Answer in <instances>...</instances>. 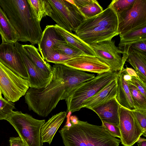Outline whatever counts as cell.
I'll list each match as a JSON object with an SVG mask.
<instances>
[{"label":"cell","mask_w":146,"mask_h":146,"mask_svg":"<svg viewBox=\"0 0 146 146\" xmlns=\"http://www.w3.org/2000/svg\"><path fill=\"white\" fill-rule=\"evenodd\" d=\"M14 45L21 55L28 72L29 87L37 89L45 88L50 82L52 77L44 74L33 63L25 53L22 44L17 41Z\"/></svg>","instance_id":"cell-13"},{"label":"cell","mask_w":146,"mask_h":146,"mask_svg":"<svg viewBox=\"0 0 146 146\" xmlns=\"http://www.w3.org/2000/svg\"><path fill=\"white\" fill-rule=\"evenodd\" d=\"M51 7L50 16L56 25L72 33L86 19L74 1L48 0Z\"/></svg>","instance_id":"cell-6"},{"label":"cell","mask_w":146,"mask_h":146,"mask_svg":"<svg viewBox=\"0 0 146 146\" xmlns=\"http://www.w3.org/2000/svg\"><path fill=\"white\" fill-rule=\"evenodd\" d=\"M119 36L146 23V0H136L127 10L117 15Z\"/></svg>","instance_id":"cell-8"},{"label":"cell","mask_w":146,"mask_h":146,"mask_svg":"<svg viewBox=\"0 0 146 146\" xmlns=\"http://www.w3.org/2000/svg\"><path fill=\"white\" fill-rule=\"evenodd\" d=\"M64 146H119L120 139L114 137L102 125L79 120L59 131Z\"/></svg>","instance_id":"cell-3"},{"label":"cell","mask_w":146,"mask_h":146,"mask_svg":"<svg viewBox=\"0 0 146 146\" xmlns=\"http://www.w3.org/2000/svg\"><path fill=\"white\" fill-rule=\"evenodd\" d=\"M25 53L33 63L43 73L52 77V67L42 58L38 49L31 44L22 45Z\"/></svg>","instance_id":"cell-23"},{"label":"cell","mask_w":146,"mask_h":146,"mask_svg":"<svg viewBox=\"0 0 146 146\" xmlns=\"http://www.w3.org/2000/svg\"><path fill=\"white\" fill-rule=\"evenodd\" d=\"M127 61L132 66L140 80L146 84V54L131 47L124 48Z\"/></svg>","instance_id":"cell-20"},{"label":"cell","mask_w":146,"mask_h":146,"mask_svg":"<svg viewBox=\"0 0 146 146\" xmlns=\"http://www.w3.org/2000/svg\"><path fill=\"white\" fill-rule=\"evenodd\" d=\"M14 44L3 42L0 44V62L23 78L28 80V72L21 55Z\"/></svg>","instance_id":"cell-11"},{"label":"cell","mask_w":146,"mask_h":146,"mask_svg":"<svg viewBox=\"0 0 146 146\" xmlns=\"http://www.w3.org/2000/svg\"><path fill=\"white\" fill-rule=\"evenodd\" d=\"M137 142L138 146H146V140L145 138L140 137Z\"/></svg>","instance_id":"cell-39"},{"label":"cell","mask_w":146,"mask_h":146,"mask_svg":"<svg viewBox=\"0 0 146 146\" xmlns=\"http://www.w3.org/2000/svg\"><path fill=\"white\" fill-rule=\"evenodd\" d=\"M146 54V39H141L133 42L128 46Z\"/></svg>","instance_id":"cell-35"},{"label":"cell","mask_w":146,"mask_h":146,"mask_svg":"<svg viewBox=\"0 0 146 146\" xmlns=\"http://www.w3.org/2000/svg\"><path fill=\"white\" fill-rule=\"evenodd\" d=\"M0 6L19 35L18 41L38 44L43 31L27 0H0Z\"/></svg>","instance_id":"cell-2"},{"label":"cell","mask_w":146,"mask_h":146,"mask_svg":"<svg viewBox=\"0 0 146 146\" xmlns=\"http://www.w3.org/2000/svg\"><path fill=\"white\" fill-rule=\"evenodd\" d=\"M70 119L71 123L72 124H75L78 122V120L76 117L75 116H72L70 117Z\"/></svg>","instance_id":"cell-40"},{"label":"cell","mask_w":146,"mask_h":146,"mask_svg":"<svg viewBox=\"0 0 146 146\" xmlns=\"http://www.w3.org/2000/svg\"><path fill=\"white\" fill-rule=\"evenodd\" d=\"M36 20L40 23L46 16H50L51 7L48 0H27Z\"/></svg>","instance_id":"cell-27"},{"label":"cell","mask_w":146,"mask_h":146,"mask_svg":"<svg viewBox=\"0 0 146 146\" xmlns=\"http://www.w3.org/2000/svg\"><path fill=\"white\" fill-rule=\"evenodd\" d=\"M118 76L94 95L87 100L84 104L82 108L90 109L115 98L117 92Z\"/></svg>","instance_id":"cell-18"},{"label":"cell","mask_w":146,"mask_h":146,"mask_svg":"<svg viewBox=\"0 0 146 146\" xmlns=\"http://www.w3.org/2000/svg\"><path fill=\"white\" fill-rule=\"evenodd\" d=\"M64 40L57 32L54 25L46 26L38 44V50L43 59L44 60L48 55L55 50L54 47L56 43Z\"/></svg>","instance_id":"cell-16"},{"label":"cell","mask_w":146,"mask_h":146,"mask_svg":"<svg viewBox=\"0 0 146 146\" xmlns=\"http://www.w3.org/2000/svg\"><path fill=\"white\" fill-rule=\"evenodd\" d=\"M118 25L117 14L111 7L108 6L101 13L85 19L76 30H83L99 27H110L118 29Z\"/></svg>","instance_id":"cell-15"},{"label":"cell","mask_w":146,"mask_h":146,"mask_svg":"<svg viewBox=\"0 0 146 146\" xmlns=\"http://www.w3.org/2000/svg\"><path fill=\"white\" fill-rule=\"evenodd\" d=\"M29 88L24 79L0 62V90L5 99L13 103L25 96Z\"/></svg>","instance_id":"cell-7"},{"label":"cell","mask_w":146,"mask_h":146,"mask_svg":"<svg viewBox=\"0 0 146 146\" xmlns=\"http://www.w3.org/2000/svg\"><path fill=\"white\" fill-rule=\"evenodd\" d=\"M9 141L10 146H25L23 141L19 136L10 137Z\"/></svg>","instance_id":"cell-37"},{"label":"cell","mask_w":146,"mask_h":146,"mask_svg":"<svg viewBox=\"0 0 146 146\" xmlns=\"http://www.w3.org/2000/svg\"><path fill=\"white\" fill-rule=\"evenodd\" d=\"M54 25L58 33L67 42L81 51L85 55L96 56L94 51L90 46L84 42L75 34L66 31L56 24Z\"/></svg>","instance_id":"cell-22"},{"label":"cell","mask_w":146,"mask_h":146,"mask_svg":"<svg viewBox=\"0 0 146 146\" xmlns=\"http://www.w3.org/2000/svg\"><path fill=\"white\" fill-rule=\"evenodd\" d=\"M75 35L88 45L111 40L119 35L118 29L112 27H99L86 30L75 31Z\"/></svg>","instance_id":"cell-14"},{"label":"cell","mask_w":146,"mask_h":146,"mask_svg":"<svg viewBox=\"0 0 146 146\" xmlns=\"http://www.w3.org/2000/svg\"><path fill=\"white\" fill-rule=\"evenodd\" d=\"M119 47H126L131 43L146 39V23L143 24L119 36Z\"/></svg>","instance_id":"cell-25"},{"label":"cell","mask_w":146,"mask_h":146,"mask_svg":"<svg viewBox=\"0 0 146 146\" xmlns=\"http://www.w3.org/2000/svg\"><path fill=\"white\" fill-rule=\"evenodd\" d=\"M3 98L2 96V94L0 90V98Z\"/></svg>","instance_id":"cell-41"},{"label":"cell","mask_w":146,"mask_h":146,"mask_svg":"<svg viewBox=\"0 0 146 146\" xmlns=\"http://www.w3.org/2000/svg\"><path fill=\"white\" fill-rule=\"evenodd\" d=\"M128 82L135 109H146V97L135 86Z\"/></svg>","instance_id":"cell-28"},{"label":"cell","mask_w":146,"mask_h":146,"mask_svg":"<svg viewBox=\"0 0 146 146\" xmlns=\"http://www.w3.org/2000/svg\"><path fill=\"white\" fill-rule=\"evenodd\" d=\"M127 82L135 86L146 97V84L143 83L139 79L133 76H131V81Z\"/></svg>","instance_id":"cell-36"},{"label":"cell","mask_w":146,"mask_h":146,"mask_svg":"<svg viewBox=\"0 0 146 146\" xmlns=\"http://www.w3.org/2000/svg\"><path fill=\"white\" fill-rule=\"evenodd\" d=\"M120 106L114 98L106 102L94 107L90 110L98 115L102 121L106 122L118 126Z\"/></svg>","instance_id":"cell-17"},{"label":"cell","mask_w":146,"mask_h":146,"mask_svg":"<svg viewBox=\"0 0 146 146\" xmlns=\"http://www.w3.org/2000/svg\"><path fill=\"white\" fill-rule=\"evenodd\" d=\"M52 78L45 88L29 87L25 95L29 109L39 116L47 117L59 102L66 100L71 92L82 83L95 77L61 64H55L52 68Z\"/></svg>","instance_id":"cell-1"},{"label":"cell","mask_w":146,"mask_h":146,"mask_svg":"<svg viewBox=\"0 0 146 146\" xmlns=\"http://www.w3.org/2000/svg\"><path fill=\"white\" fill-rule=\"evenodd\" d=\"M118 72L111 70L98 74L93 78L84 82L75 88L65 102L67 112L79 111L88 100L118 76Z\"/></svg>","instance_id":"cell-4"},{"label":"cell","mask_w":146,"mask_h":146,"mask_svg":"<svg viewBox=\"0 0 146 146\" xmlns=\"http://www.w3.org/2000/svg\"><path fill=\"white\" fill-rule=\"evenodd\" d=\"M54 49L63 54L75 57L85 55L81 51L64 40L60 41L56 43L54 47Z\"/></svg>","instance_id":"cell-29"},{"label":"cell","mask_w":146,"mask_h":146,"mask_svg":"<svg viewBox=\"0 0 146 146\" xmlns=\"http://www.w3.org/2000/svg\"><path fill=\"white\" fill-rule=\"evenodd\" d=\"M14 103L3 98H0V120H6L15 109Z\"/></svg>","instance_id":"cell-31"},{"label":"cell","mask_w":146,"mask_h":146,"mask_svg":"<svg viewBox=\"0 0 146 146\" xmlns=\"http://www.w3.org/2000/svg\"><path fill=\"white\" fill-rule=\"evenodd\" d=\"M136 0H113L108 6L111 7L117 15L128 9Z\"/></svg>","instance_id":"cell-30"},{"label":"cell","mask_w":146,"mask_h":146,"mask_svg":"<svg viewBox=\"0 0 146 146\" xmlns=\"http://www.w3.org/2000/svg\"><path fill=\"white\" fill-rule=\"evenodd\" d=\"M134 117L142 130L143 135L146 136V109H135L131 110Z\"/></svg>","instance_id":"cell-33"},{"label":"cell","mask_w":146,"mask_h":146,"mask_svg":"<svg viewBox=\"0 0 146 146\" xmlns=\"http://www.w3.org/2000/svg\"><path fill=\"white\" fill-rule=\"evenodd\" d=\"M90 46L96 57L109 66L112 71H121L124 68L122 57L120 55L123 52L116 46L115 40L104 41Z\"/></svg>","instance_id":"cell-10"},{"label":"cell","mask_w":146,"mask_h":146,"mask_svg":"<svg viewBox=\"0 0 146 146\" xmlns=\"http://www.w3.org/2000/svg\"><path fill=\"white\" fill-rule=\"evenodd\" d=\"M117 92L115 97L120 105L130 110L135 109L129 88L128 82L124 80L123 73L119 72L117 80Z\"/></svg>","instance_id":"cell-21"},{"label":"cell","mask_w":146,"mask_h":146,"mask_svg":"<svg viewBox=\"0 0 146 146\" xmlns=\"http://www.w3.org/2000/svg\"><path fill=\"white\" fill-rule=\"evenodd\" d=\"M61 64L76 69L98 74L112 70L109 66L96 57L86 55L76 57Z\"/></svg>","instance_id":"cell-12"},{"label":"cell","mask_w":146,"mask_h":146,"mask_svg":"<svg viewBox=\"0 0 146 146\" xmlns=\"http://www.w3.org/2000/svg\"><path fill=\"white\" fill-rule=\"evenodd\" d=\"M102 122V125L110 133L115 137L120 138L121 134L118 126L105 121Z\"/></svg>","instance_id":"cell-34"},{"label":"cell","mask_w":146,"mask_h":146,"mask_svg":"<svg viewBox=\"0 0 146 146\" xmlns=\"http://www.w3.org/2000/svg\"><path fill=\"white\" fill-rule=\"evenodd\" d=\"M74 3L86 19L102 12L103 8L96 0H73Z\"/></svg>","instance_id":"cell-26"},{"label":"cell","mask_w":146,"mask_h":146,"mask_svg":"<svg viewBox=\"0 0 146 146\" xmlns=\"http://www.w3.org/2000/svg\"><path fill=\"white\" fill-rule=\"evenodd\" d=\"M74 58L75 57L63 54L55 50L47 56L44 60L55 64H61Z\"/></svg>","instance_id":"cell-32"},{"label":"cell","mask_w":146,"mask_h":146,"mask_svg":"<svg viewBox=\"0 0 146 146\" xmlns=\"http://www.w3.org/2000/svg\"><path fill=\"white\" fill-rule=\"evenodd\" d=\"M124 69L125 72L131 76L135 77L139 79L136 72L134 69L128 67L126 66V68H124Z\"/></svg>","instance_id":"cell-38"},{"label":"cell","mask_w":146,"mask_h":146,"mask_svg":"<svg viewBox=\"0 0 146 146\" xmlns=\"http://www.w3.org/2000/svg\"><path fill=\"white\" fill-rule=\"evenodd\" d=\"M6 120L14 128L25 146H43L40 132L45 120L35 119L21 111H13Z\"/></svg>","instance_id":"cell-5"},{"label":"cell","mask_w":146,"mask_h":146,"mask_svg":"<svg viewBox=\"0 0 146 146\" xmlns=\"http://www.w3.org/2000/svg\"><path fill=\"white\" fill-rule=\"evenodd\" d=\"M67 112L61 111L53 115L45 122L40 130V137L42 142L50 144L58 129L64 121Z\"/></svg>","instance_id":"cell-19"},{"label":"cell","mask_w":146,"mask_h":146,"mask_svg":"<svg viewBox=\"0 0 146 146\" xmlns=\"http://www.w3.org/2000/svg\"><path fill=\"white\" fill-rule=\"evenodd\" d=\"M0 35L2 42L15 44L19 36L0 6Z\"/></svg>","instance_id":"cell-24"},{"label":"cell","mask_w":146,"mask_h":146,"mask_svg":"<svg viewBox=\"0 0 146 146\" xmlns=\"http://www.w3.org/2000/svg\"><path fill=\"white\" fill-rule=\"evenodd\" d=\"M118 125L121 144L132 146L143 134L142 130L135 118L131 110L120 106Z\"/></svg>","instance_id":"cell-9"}]
</instances>
